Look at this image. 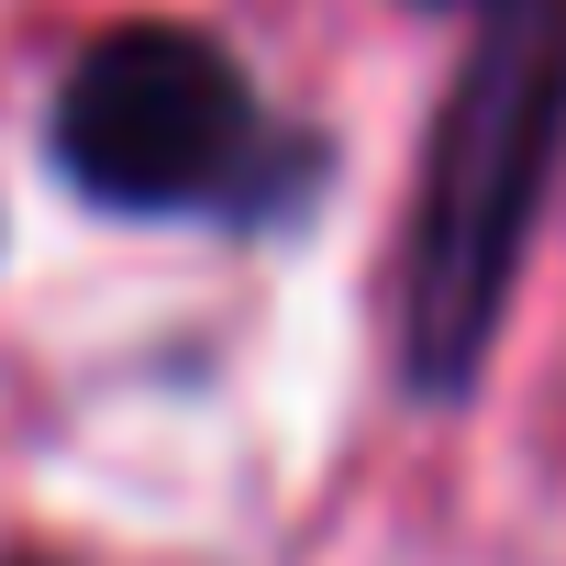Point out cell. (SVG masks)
<instances>
[{
  "instance_id": "6da1fadb",
  "label": "cell",
  "mask_w": 566,
  "mask_h": 566,
  "mask_svg": "<svg viewBox=\"0 0 566 566\" xmlns=\"http://www.w3.org/2000/svg\"><path fill=\"white\" fill-rule=\"evenodd\" d=\"M555 123H566V0H533L478 56L455 134H444V167H433V222L411 255V378L455 389L478 367V334L500 312V266L522 244Z\"/></svg>"
},
{
  "instance_id": "7a4b0ae2",
  "label": "cell",
  "mask_w": 566,
  "mask_h": 566,
  "mask_svg": "<svg viewBox=\"0 0 566 566\" xmlns=\"http://www.w3.org/2000/svg\"><path fill=\"white\" fill-rule=\"evenodd\" d=\"M255 145L244 67L189 23L101 34L56 90V167L101 211H200Z\"/></svg>"
}]
</instances>
